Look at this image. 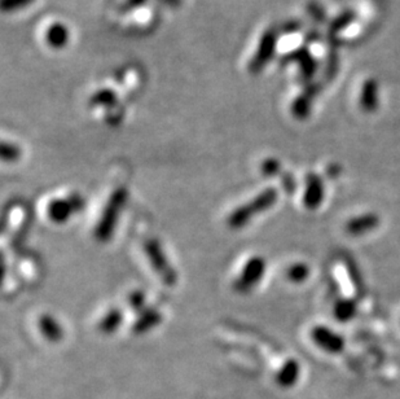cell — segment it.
Returning a JSON list of instances; mask_svg holds the SVG:
<instances>
[{
	"mask_svg": "<svg viewBox=\"0 0 400 399\" xmlns=\"http://www.w3.org/2000/svg\"><path fill=\"white\" fill-rule=\"evenodd\" d=\"M277 197H279V194L275 188L264 189L261 195L256 196L250 203L243 205L234 210L228 217L227 223L234 230L243 228L246 224L250 223V221L255 215L262 214L266 210L271 209L276 204Z\"/></svg>",
	"mask_w": 400,
	"mask_h": 399,
	"instance_id": "cell-1",
	"label": "cell"
},
{
	"mask_svg": "<svg viewBox=\"0 0 400 399\" xmlns=\"http://www.w3.org/2000/svg\"><path fill=\"white\" fill-rule=\"evenodd\" d=\"M127 197H128V192H127L126 188H123V187L117 188L110 196L107 206L103 212V215H101L98 226H96V230H95V236L100 241L105 243L112 237V235L117 227L121 212H122L123 206L126 205Z\"/></svg>",
	"mask_w": 400,
	"mask_h": 399,
	"instance_id": "cell-2",
	"label": "cell"
},
{
	"mask_svg": "<svg viewBox=\"0 0 400 399\" xmlns=\"http://www.w3.org/2000/svg\"><path fill=\"white\" fill-rule=\"evenodd\" d=\"M267 269V263L263 257H253L245 264L240 278H237L234 282L236 292L247 293L253 291L254 288L262 282L264 273Z\"/></svg>",
	"mask_w": 400,
	"mask_h": 399,
	"instance_id": "cell-3",
	"label": "cell"
},
{
	"mask_svg": "<svg viewBox=\"0 0 400 399\" xmlns=\"http://www.w3.org/2000/svg\"><path fill=\"white\" fill-rule=\"evenodd\" d=\"M144 251L147 253L148 260L152 264V267L161 276V279L167 282V285H174L177 280V275L167 261L166 255L164 253L159 243L155 239L147 240L144 241Z\"/></svg>",
	"mask_w": 400,
	"mask_h": 399,
	"instance_id": "cell-4",
	"label": "cell"
},
{
	"mask_svg": "<svg viewBox=\"0 0 400 399\" xmlns=\"http://www.w3.org/2000/svg\"><path fill=\"white\" fill-rule=\"evenodd\" d=\"M277 35L279 33L274 28L264 31L262 38L259 40L256 52L252 61L249 62L250 73L256 74L262 71L266 68V65L272 60L275 51H276V44H277Z\"/></svg>",
	"mask_w": 400,
	"mask_h": 399,
	"instance_id": "cell-5",
	"label": "cell"
},
{
	"mask_svg": "<svg viewBox=\"0 0 400 399\" xmlns=\"http://www.w3.org/2000/svg\"><path fill=\"white\" fill-rule=\"evenodd\" d=\"M313 342L327 353L338 354L345 349V340L341 334L325 325H318L311 332Z\"/></svg>",
	"mask_w": 400,
	"mask_h": 399,
	"instance_id": "cell-6",
	"label": "cell"
},
{
	"mask_svg": "<svg viewBox=\"0 0 400 399\" xmlns=\"http://www.w3.org/2000/svg\"><path fill=\"white\" fill-rule=\"evenodd\" d=\"M325 197V185L322 178L316 174H308L306 178V188L303 194V204L310 209H318Z\"/></svg>",
	"mask_w": 400,
	"mask_h": 399,
	"instance_id": "cell-7",
	"label": "cell"
},
{
	"mask_svg": "<svg viewBox=\"0 0 400 399\" xmlns=\"http://www.w3.org/2000/svg\"><path fill=\"white\" fill-rule=\"evenodd\" d=\"M77 213L78 212L70 196L67 198H55L47 206V214L53 223H67L69 219Z\"/></svg>",
	"mask_w": 400,
	"mask_h": 399,
	"instance_id": "cell-8",
	"label": "cell"
},
{
	"mask_svg": "<svg viewBox=\"0 0 400 399\" xmlns=\"http://www.w3.org/2000/svg\"><path fill=\"white\" fill-rule=\"evenodd\" d=\"M380 217L376 213H365L350 219L346 224L347 234L359 237L369 234L380 226Z\"/></svg>",
	"mask_w": 400,
	"mask_h": 399,
	"instance_id": "cell-9",
	"label": "cell"
},
{
	"mask_svg": "<svg viewBox=\"0 0 400 399\" xmlns=\"http://www.w3.org/2000/svg\"><path fill=\"white\" fill-rule=\"evenodd\" d=\"M38 328H40V333L47 340L52 341V342H58L64 336V331H62L59 321L49 314H44L40 316V321H38Z\"/></svg>",
	"mask_w": 400,
	"mask_h": 399,
	"instance_id": "cell-10",
	"label": "cell"
},
{
	"mask_svg": "<svg viewBox=\"0 0 400 399\" xmlns=\"http://www.w3.org/2000/svg\"><path fill=\"white\" fill-rule=\"evenodd\" d=\"M70 33L64 24H52L46 33V40L49 47L55 49H64L68 44Z\"/></svg>",
	"mask_w": 400,
	"mask_h": 399,
	"instance_id": "cell-11",
	"label": "cell"
},
{
	"mask_svg": "<svg viewBox=\"0 0 400 399\" xmlns=\"http://www.w3.org/2000/svg\"><path fill=\"white\" fill-rule=\"evenodd\" d=\"M161 321H162L161 312L156 310V309H146V310L140 312V315H139L137 321H135L132 330L137 334H140V333H144V332L152 330L153 327L158 325Z\"/></svg>",
	"mask_w": 400,
	"mask_h": 399,
	"instance_id": "cell-12",
	"label": "cell"
},
{
	"mask_svg": "<svg viewBox=\"0 0 400 399\" xmlns=\"http://www.w3.org/2000/svg\"><path fill=\"white\" fill-rule=\"evenodd\" d=\"M299 372L301 368L298 362L294 359L288 360L281 367V370L279 371L276 380L281 387L288 388L297 382V380L299 377Z\"/></svg>",
	"mask_w": 400,
	"mask_h": 399,
	"instance_id": "cell-13",
	"label": "cell"
},
{
	"mask_svg": "<svg viewBox=\"0 0 400 399\" xmlns=\"http://www.w3.org/2000/svg\"><path fill=\"white\" fill-rule=\"evenodd\" d=\"M333 314L334 318L338 321H350L354 319L358 314V303L354 300H340L336 302L334 307H333Z\"/></svg>",
	"mask_w": 400,
	"mask_h": 399,
	"instance_id": "cell-14",
	"label": "cell"
},
{
	"mask_svg": "<svg viewBox=\"0 0 400 399\" xmlns=\"http://www.w3.org/2000/svg\"><path fill=\"white\" fill-rule=\"evenodd\" d=\"M122 321H123L122 312L119 309H110L103 316V319L98 321V330L105 334H110V333L117 331L118 328L121 327Z\"/></svg>",
	"mask_w": 400,
	"mask_h": 399,
	"instance_id": "cell-15",
	"label": "cell"
},
{
	"mask_svg": "<svg viewBox=\"0 0 400 399\" xmlns=\"http://www.w3.org/2000/svg\"><path fill=\"white\" fill-rule=\"evenodd\" d=\"M118 98L117 94L110 90V88H103V90H98L96 94H94L91 98H89V107H104V108H112L114 107L117 104Z\"/></svg>",
	"mask_w": 400,
	"mask_h": 399,
	"instance_id": "cell-16",
	"label": "cell"
},
{
	"mask_svg": "<svg viewBox=\"0 0 400 399\" xmlns=\"http://www.w3.org/2000/svg\"><path fill=\"white\" fill-rule=\"evenodd\" d=\"M310 276V267L303 262H297L289 266L286 270V278L292 282L299 284L307 280Z\"/></svg>",
	"mask_w": 400,
	"mask_h": 399,
	"instance_id": "cell-17",
	"label": "cell"
},
{
	"mask_svg": "<svg viewBox=\"0 0 400 399\" xmlns=\"http://www.w3.org/2000/svg\"><path fill=\"white\" fill-rule=\"evenodd\" d=\"M311 110V103H310V95H302L297 99L292 107V113L297 119H304L310 114Z\"/></svg>",
	"mask_w": 400,
	"mask_h": 399,
	"instance_id": "cell-18",
	"label": "cell"
},
{
	"mask_svg": "<svg viewBox=\"0 0 400 399\" xmlns=\"http://www.w3.org/2000/svg\"><path fill=\"white\" fill-rule=\"evenodd\" d=\"M21 156V151L19 146L13 143H7L4 142L1 144V158L6 162H15L17 161Z\"/></svg>",
	"mask_w": 400,
	"mask_h": 399,
	"instance_id": "cell-19",
	"label": "cell"
},
{
	"mask_svg": "<svg viewBox=\"0 0 400 399\" xmlns=\"http://www.w3.org/2000/svg\"><path fill=\"white\" fill-rule=\"evenodd\" d=\"M35 0H1L3 12H15L24 10L31 6Z\"/></svg>",
	"mask_w": 400,
	"mask_h": 399,
	"instance_id": "cell-20",
	"label": "cell"
},
{
	"mask_svg": "<svg viewBox=\"0 0 400 399\" xmlns=\"http://www.w3.org/2000/svg\"><path fill=\"white\" fill-rule=\"evenodd\" d=\"M128 302H130V306L134 312H141L147 309L146 307V294L141 291H135V292L131 293L128 297Z\"/></svg>",
	"mask_w": 400,
	"mask_h": 399,
	"instance_id": "cell-21",
	"label": "cell"
},
{
	"mask_svg": "<svg viewBox=\"0 0 400 399\" xmlns=\"http://www.w3.org/2000/svg\"><path fill=\"white\" fill-rule=\"evenodd\" d=\"M281 171V164L276 158H267L262 164V173L266 176H277Z\"/></svg>",
	"mask_w": 400,
	"mask_h": 399,
	"instance_id": "cell-22",
	"label": "cell"
},
{
	"mask_svg": "<svg viewBox=\"0 0 400 399\" xmlns=\"http://www.w3.org/2000/svg\"><path fill=\"white\" fill-rule=\"evenodd\" d=\"M148 0H125L121 7H119V10L121 12H131V10H137L140 7H144L147 4Z\"/></svg>",
	"mask_w": 400,
	"mask_h": 399,
	"instance_id": "cell-23",
	"label": "cell"
},
{
	"mask_svg": "<svg viewBox=\"0 0 400 399\" xmlns=\"http://www.w3.org/2000/svg\"><path fill=\"white\" fill-rule=\"evenodd\" d=\"M161 3H164L165 6H168L171 8H177L182 4V0H159Z\"/></svg>",
	"mask_w": 400,
	"mask_h": 399,
	"instance_id": "cell-24",
	"label": "cell"
}]
</instances>
